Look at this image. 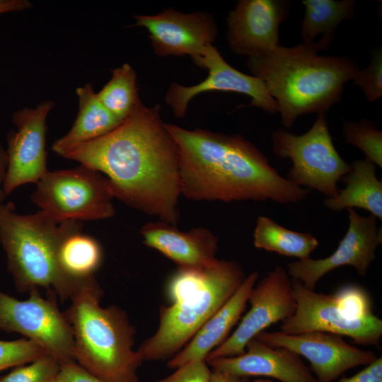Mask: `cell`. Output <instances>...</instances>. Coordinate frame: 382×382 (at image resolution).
<instances>
[{
	"label": "cell",
	"instance_id": "cell-1",
	"mask_svg": "<svg viewBox=\"0 0 382 382\" xmlns=\"http://www.w3.org/2000/svg\"><path fill=\"white\" fill-rule=\"evenodd\" d=\"M61 156L104 175L114 198L177 226L181 196L179 154L158 105L148 108L141 103L113 130L71 146Z\"/></svg>",
	"mask_w": 382,
	"mask_h": 382
},
{
	"label": "cell",
	"instance_id": "cell-2",
	"mask_svg": "<svg viewBox=\"0 0 382 382\" xmlns=\"http://www.w3.org/2000/svg\"><path fill=\"white\" fill-rule=\"evenodd\" d=\"M179 154L181 195L195 202L295 204L310 190L282 177L265 155L238 134L187 129L166 123Z\"/></svg>",
	"mask_w": 382,
	"mask_h": 382
},
{
	"label": "cell",
	"instance_id": "cell-3",
	"mask_svg": "<svg viewBox=\"0 0 382 382\" xmlns=\"http://www.w3.org/2000/svg\"><path fill=\"white\" fill-rule=\"evenodd\" d=\"M318 52L315 42H303L291 47L279 45L267 54L248 58V67L265 82L286 129L303 114L328 111L359 70L348 57Z\"/></svg>",
	"mask_w": 382,
	"mask_h": 382
},
{
	"label": "cell",
	"instance_id": "cell-4",
	"mask_svg": "<svg viewBox=\"0 0 382 382\" xmlns=\"http://www.w3.org/2000/svg\"><path fill=\"white\" fill-rule=\"evenodd\" d=\"M81 228L80 221H58L41 210L18 214L13 203L0 202V243L18 291L42 287L64 301L95 279H74L62 270L58 262L61 241Z\"/></svg>",
	"mask_w": 382,
	"mask_h": 382
},
{
	"label": "cell",
	"instance_id": "cell-5",
	"mask_svg": "<svg viewBox=\"0 0 382 382\" xmlns=\"http://www.w3.org/2000/svg\"><path fill=\"white\" fill-rule=\"evenodd\" d=\"M102 296L95 279L72 295L64 312L73 332L76 362L104 382H139L143 361L134 349V328L120 307H102Z\"/></svg>",
	"mask_w": 382,
	"mask_h": 382
},
{
	"label": "cell",
	"instance_id": "cell-6",
	"mask_svg": "<svg viewBox=\"0 0 382 382\" xmlns=\"http://www.w3.org/2000/svg\"><path fill=\"white\" fill-rule=\"evenodd\" d=\"M245 277L236 260H217L199 289L160 308L157 330L137 349L143 361L171 359L237 291Z\"/></svg>",
	"mask_w": 382,
	"mask_h": 382
},
{
	"label": "cell",
	"instance_id": "cell-7",
	"mask_svg": "<svg viewBox=\"0 0 382 382\" xmlns=\"http://www.w3.org/2000/svg\"><path fill=\"white\" fill-rule=\"evenodd\" d=\"M107 178L80 164L71 169L47 170L31 195L41 211L58 221H95L115 214Z\"/></svg>",
	"mask_w": 382,
	"mask_h": 382
},
{
	"label": "cell",
	"instance_id": "cell-8",
	"mask_svg": "<svg viewBox=\"0 0 382 382\" xmlns=\"http://www.w3.org/2000/svg\"><path fill=\"white\" fill-rule=\"evenodd\" d=\"M271 140L274 155L292 163L286 178L289 181L327 197L337 194V183L350 167L333 144L325 113L318 114L304 134L296 135L278 128L272 133Z\"/></svg>",
	"mask_w": 382,
	"mask_h": 382
},
{
	"label": "cell",
	"instance_id": "cell-9",
	"mask_svg": "<svg viewBox=\"0 0 382 382\" xmlns=\"http://www.w3.org/2000/svg\"><path fill=\"white\" fill-rule=\"evenodd\" d=\"M296 308L284 320L280 331L300 334L323 331L347 336L354 343L379 347L382 336V320L376 315L369 318L356 316L335 294L317 293L300 281L291 279Z\"/></svg>",
	"mask_w": 382,
	"mask_h": 382
},
{
	"label": "cell",
	"instance_id": "cell-10",
	"mask_svg": "<svg viewBox=\"0 0 382 382\" xmlns=\"http://www.w3.org/2000/svg\"><path fill=\"white\" fill-rule=\"evenodd\" d=\"M25 300H18L0 291V330L17 332L40 345L59 364L76 361L73 332L56 295L42 297L31 290Z\"/></svg>",
	"mask_w": 382,
	"mask_h": 382
},
{
	"label": "cell",
	"instance_id": "cell-11",
	"mask_svg": "<svg viewBox=\"0 0 382 382\" xmlns=\"http://www.w3.org/2000/svg\"><path fill=\"white\" fill-rule=\"evenodd\" d=\"M248 302L250 308L236 329L208 354L206 361L243 354L248 342L257 334L293 316L296 302L286 270L275 266L254 286Z\"/></svg>",
	"mask_w": 382,
	"mask_h": 382
},
{
	"label": "cell",
	"instance_id": "cell-12",
	"mask_svg": "<svg viewBox=\"0 0 382 382\" xmlns=\"http://www.w3.org/2000/svg\"><path fill=\"white\" fill-rule=\"evenodd\" d=\"M272 347H284L310 363L318 382H333L346 371L366 366L377 357L371 350L359 349L346 342L342 335L323 331L286 334L262 331L255 336Z\"/></svg>",
	"mask_w": 382,
	"mask_h": 382
},
{
	"label": "cell",
	"instance_id": "cell-13",
	"mask_svg": "<svg viewBox=\"0 0 382 382\" xmlns=\"http://www.w3.org/2000/svg\"><path fill=\"white\" fill-rule=\"evenodd\" d=\"M347 209L349 226L336 250L323 259L308 258L288 263L286 272L291 279L314 290L325 274L340 267L352 266L361 277L366 275L382 242L381 228H378L377 218L372 214L364 216L354 209Z\"/></svg>",
	"mask_w": 382,
	"mask_h": 382
},
{
	"label": "cell",
	"instance_id": "cell-14",
	"mask_svg": "<svg viewBox=\"0 0 382 382\" xmlns=\"http://www.w3.org/2000/svg\"><path fill=\"white\" fill-rule=\"evenodd\" d=\"M208 70L207 78L193 86L173 83L166 95V102L177 117H183L190 101L207 91H218L244 94L251 98L250 106L257 107L269 113L279 112L277 103L270 96L265 82L260 78L247 75L234 69L222 57L215 47L209 46L193 61Z\"/></svg>",
	"mask_w": 382,
	"mask_h": 382
},
{
	"label": "cell",
	"instance_id": "cell-15",
	"mask_svg": "<svg viewBox=\"0 0 382 382\" xmlns=\"http://www.w3.org/2000/svg\"><path fill=\"white\" fill-rule=\"evenodd\" d=\"M53 107L54 103L46 100L35 108H23L13 114L16 129L7 137L8 168L3 185L5 197L23 185L36 184L48 170L46 120Z\"/></svg>",
	"mask_w": 382,
	"mask_h": 382
},
{
	"label": "cell",
	"instance_id": "cell-16",
	"mask_svg": "<svg viewBox=\"0 0 382 382\" xmlns=\"http://www.w3.org/2000/svg\"><path fill=\"white\" fill-rule=\"evenodd\" d=\"M134 18L135 25L148 31L154 52L159 57L189 55L195 61L217 36L213 16L203 11L183 13L170 8Z\"/></svg>",
	"mask_w": 382,
	"mask_h": 382
},
{
	"label": "cell",
	"instance_id": "cell-17",
	"mask_svg": "<svg viewBox=\"0 0 382 382\" xmlns=\"http://www.w3.org/2000/svg\"><path fill=\"white\" fill-rule=\"evenodd\" d=\"M289 2L282 0H241L227 19V40L239 55L257 57L274 51L279 28L286 19Z\"/></svg>",
	"mask_w": 382,
	"mask_h": 382
},
{
	"label": "cell",
	"instance_id": "cell-18",
	"mask_svg": "<svg viewBox=\"0 0 382 382\" xmlns=\"http://www.w3.org/2000/svg\"><path fill=\"white\" fill-rule=\"evenodd\" d=\"M212 370L239 377L266 376L281 382H318L301 357L284 347L250 340L239 355L207 361Z\"/></svg>",
	"mask_w": 382,
	"mask_h": 382
},
{
	"label": "cell",
	"instance_id": "cell-19",
	"mask_svg": "<svg viewBox=\"0 0 382 382\" xmlns=\"http://www.w3.org/2000/svg\"><path fill=\"white\" fill-rule=\"evenodd\" d=\"M140 234L146 245L173 260L178 267L204 268L218 260V238L202 226L181 231L175 225L158 220L146 223Z\"/></svg>",
	"mask_w": 382,
	"mask_h": 382
},
{
	"label": "cell",
	"instance_id": "cell-20",
	"mask_svg": "<svg viewBox=\"0 0 382 382\" xmlns=\"http://www.w3.org/2000/svg\"><path fill=\"white\" fill-rule=\"evenodd\" d=\"M259 273L253 271L245 276L233 295L201 327L189 342L168 363L170 369L205 360L208 354L229 336L233 327L241 318Z\"/></svg>",
	"mask_w": 382,
	"mask_h": 382
},
{
	"label": "cell",
	"instance_id": "cell-21",
	"mask_svg": "<svg viewBox=\"0 0 382 382\" xmlns=\"http://www.w3.org/2000/svg\"><path fill=\"white\" fill-rule=\"evenodd\" d=\"M349 170L341 180L346 186L323 204L332 211L360 208L382 219V183L376 174V165L370 161L358 159L349 164Z\"/></svg>",
	"mask_w": 382,
	"mask_h": 382
},
{
	"label": "cell",
	"instance_id": "cell-22",
	"mask_svg": "<svg viewBox=\"0 0 382 382\" xmlns=\"http://www.w3.org/2000/svg\"><path fill=\"white\" fill-rule=\"evenodd\" d=\"M76 92L79 105L77 117L70 130L52 146L60 156L71 146L103 137L122 122L103 106L91 83Z\"/></svg>",
	"mask_w": 382,
	"mask_h": 382
},
{
	"label": "cell",
	"instance_id": "cell-23",
	"mask_svg": "<svg viewBox=\"0 0 382 382\" xmlns=\"http://www.w3.org/2000/svg\"><path fill=\"white\" fill-rule=\"evenodd\" d=\"M304 16L301 35L304 43L315 42L318 51L332 44L334 31L344 20L354 13L352 0H304Z\"/></svg>",
	"mask_w": 382,
	"mask_h": 382
},
{
	"label": "cell",
	"instance_id": "cell-24",
	"mask_svg": "<svg viewBox=\"0 0 382 382\" xmlns=\"http://www.w3.org/2000/svg\"><path fill=\"white\" fill-rule=\"evenodd\" d=\"M318 243L311 233L288 229L267 216L257 219L253 231V245L257 248L304 260L310 258Z\"/></svg>",
	"mask_w": 382,
	"mask_h": 382
},
{
	"label": "cell",
	"instance_id": "cell-25",
	"mask_svg": "<svg viewBox=\"0 0 382 382\" xmlns=\"http://www.w3.org/2000/svg\"><path fill=\"white\" fill-rule=\"evenodd\" d=\"M58 262L62 270L76 280L94 277L103 261V250L93 237L76 229L61 241L58 248Z\"/></svg>",
	"mask_w": 382,
	"mask_h": 382
},
{
	"label": "cell",
	"instance_id": "cell-26",
	"mask_svg": "<svg viewBox=\"0 0 382 382\" xmlns=\"http://www.w3.org/2000/svg\"><path fill=\"white\" fill-rule=\"evenodd\" d=\"M97 96L103 106L123 122L141 103L134 70L129 64L112 70L110 79Z\"/></svg>",
	"mask_w": 382,
	"mask_h": 382
},
{
	"label": "cell",
	"instance_id": "cell-27",
	"mask_svg": "<svg viewBox=\"0 0 382 382\" xmlns=\"http://www.w3.org/2000/svg\"><path fill=\"white\" fill-rule=\"evenodd\" d=\"M342 129L347 143L359 148L366 159L382 168V132L374 122L365 119L358 122H345Z\"/></svg>",
	"mask_w": 382,
	"mask_h": 382
},
{
	"label": "cell",
	"instance_id": "cell-28",
	"mask_svg": "<svg viewBox=\"0 0 382 382\" xmlns=\"http://www.w3.org/2000/svg\"><path fill=\"white\" fill-rule=\"evenodd\" d=\"M59 369V361L50 354H45L28 365L16 366L1 376L0 382H54Z\"/></svg>",
	"mask_w": 382,
	"mask_h": 382
},
{
	"label": "cell",
	"instance_id": "cell-29",
	"mask_svg": "<svg viewBox=\"0 0 382 382\" xmlns=\"http://www.w3.org/2000/svg\"><path fill=\"white\" fill-rule=\"evenodd\" d=\"M45 354L40 345L28 339L0 340V371L32 362Z\"/></svg>",
	"mask_w": 382,
	"mask_h": 382
},
{
	"label": "cell",
	"instance_id": "cell-30",
	"mask_svg": "<svg viewBox=\"0 0 382 382\" xmlns=\"http://www.w3.org/2000/svg\"><path fill=\"white\" fill-rule=\"evenodd\" d=\"M354 84L359 86L367 100L375 102L382 96V52L378 49L372 54L369 65L357 71Z\"/></svg>",
	"mask_w": 382,
	"mask_h": 382
},
{
	"label": "cell",
	"instance_id": "cell-31",
	"mask_svg": "<svg viewBox=\"0 0 382 382\" xmlns=\"http://www.w3.org/2000/svg\"><path fill=\"white\" fill-rule=\"evenodd\" d=\"M212 369L205 360L182 365L168 376L156 382H210Z\"/></svg>",
	"mask_w": 382,
	"mask_h": 382
},
{
	"label": "cell",
	"instance_id": "cell-32",
	"mask_svg": "<svg viewBox=\"0 0 382 382\" xmlns=\"http://www.w3.org/2000/svg\"><path fill=\"white\" fill-rule=\"evenodd\" d=\"M58 382H104L76 361L59 364Z\"/></svg>",
	"mask_w": 382,
	"mask_h": 382
},
{
	"label": "cell",
	"instance_id": "cell-33",
	"mask_svg": "<svg viewBox=\"0 0 382 382\" xmlns=\"http://www.w3.org/2000/svg\"><path fill=\"white\" fill-rule=\"evenodd\" d=\"M337 382H382V357H377L355 375Z\"/></svg>",
	"mask_w": 382,
	"mask_h": 382
},
{
	"label": "cell",
	"instance_id": "cell-34",
	"mask_svg": "<svg viewBox=\"0 0 382 382\" xmlns=\"http://www.w3.org/2000/svg\"><path fill=\"white\" fill-rule=\"evenodd\" d=\"M8 168V157L5 151L0 144V202H3L5 195L3 190V185L6 178Z\"/></svg>",
	"mask_w": 382,
	"mask_h": 382
},
{
	"label": "cell",
	"instance_id": "cell-35",
	"mask_svg": "<svg viewBox=\"0 0 382 382\" xmlns=\"http://www.w3.org/2000/svg\"><path fill=\"white\" fill-rule=\"evenodd\" d=\"M210 382H248V381L247 378L245 377H239L212 369Z\"/></svg>",
	"mask_w": 382,
	"mask_h": 382
},
{
	"label": "cell",
	"instance_id": "cell-36",
	"mask_svg": "<svg viewBox=\"0 0 382 382\" xmlns=\"http://www.w3.org/2000/svg\"><path fill=\"white\" fill-rule=\"evenodd\" d=\"M248 382H274V381L268 378H258V379H255L252 381H248Z\"/></svg>",
	"mask_w": 382,
	"mask_h": 382
},
{
	"label": "cell",
	"instance_id": "cell-37",
	"mask_svg": "<svg viewBox=\"0 0 382 382\" xmlns=\"http://www.w3.org/2000/svg\"><path fill=\"white\" fill-rule=\"evenodd\" d=\"M54 382H58V381H57V378H56V380H55Z\"/></svg>",
	"mask_w": 382,
	"mask_h": 382
}]
</instances>
